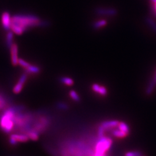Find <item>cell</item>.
<instances>
[{
    "label": "cell",
    "mask_w": 156,
    "mask_h": 156,
    "mask_svg": "<svg viewBox=\"0 0 156 156\" xmlns=\"http://www.w3.org/2000/svg\"><path fill=\"white\" fill-rule=\"evenodd\" d=\"M41 21L38 17L34 15H15L12 17L11 30L17 35H22L28 28L39 26Z\"/></svg>",
    "instance_id": "cell-1"
},
{
    "label": "cell",
    "mask_w": 156,
    "mask_h": 156,
    "mask_svg": "<svg viewBox=\"0 0 156 156\" xmlns=\"http://www.w3.org/2000/svg\"><path fill=\"white\" fill-rule=\"evenodd\" d=\"M16 110L14 105H11L0 112V130L6 134H9L15 130V116Z\"/></svg>",
    "instance_id": "cell-2"
},
{
    "label": "cell",
    "mask_w": 156,
    "mask_h": 156,
    "mask_svg": "<svg viewBox=\"0 0 156 156\" xmlns=\"http://www.w3.org/2000/svg\"><path fill=\"white\" fill-rule=\"evenodd\" d=\"M112 143L113 140L109 138L104 136L100 138L96 144L93 156L105 155L106 152L111 148Z\"/></svg>",
    "instance_id": "cell-3"
},
{
    "label": "cell",
    "mask_w": 156,
    "mask_h": 156,
    "mask_svg": "<svg viewBox=\"0 0 156 156\" xmlns=\"http://www.w3.org/2000/svg\"><path fill=\"white\" fill-rule=\"evenodd\" d=\"M30 140L28 136L23 133H11L8 138V142L11 146H16L19 143H25Z\"/></svg>",
    "instance_id": "cell-4"
},
{
    "label": "cell",
    "mask_w": 156,
    "mask_h": 156,
    "mask_svg": "<svg viewBox=\"0 0 156 156\" xmlns=\"http://www.w3.org/2000/svg\"><path fill=\"white\" fill-rule=\"evenodd\" d=\"M27 80V73L26 72L22 73L20 76L18 82L13 87L12 89L13 93L15 94H18L20 93H21Z\"/></svg>",
    "instance_id": "cell-5"
},
{
    "label": "cell",
    "mask_w": 156,
    "mask_h": 156,
    "mask_svg": "<svg viewBox=\"0 0 156 156\" xmlns=\"http://www.w3.org/2000/svg\"><path fill=\"white\" fill-rule=\"evenodd\" d=\"M1 23L4 28L7 31L11 29L12 24V18L8 12H4L1 16Z\"/></svg>",
    "instance_id": "cell-6"
},
{
    "label": "cell",
    "mask_w": 156,
    "mask_h": 156,
    "mask_svg": "<svg viewBox=\"0 0 156 156\" xmlns=\"http://www.w3.org/2000/svg\"><path fill=\"white\" fill-rule=\"evenodd\" d=\"M11 62L14 66H16L18 64V47L16 43H14L10 48Z\"/></svg>",
    "instance_id": "cell-7"
},
{
    "label": "cell",
    "mask_w": 156,
    "mask_h": 156,
    "mask_svg": "<svg viewBox=\"0 0 156 156\" xmlns=\"http://www.w3.org/2000/svg\"><path fill=\"white\" fill-rule=\"evenodd\" d=\"M119 122H120L119 121L116 120H106V121H103L100 125L105 130H111V129L117 128L119 124Z\"/></svg>",
    "instance_id": "cell-8"
},
{
    "label": "cell",
    "mask_w": 156,
    "mask_h": 156,
    "mask_svg": "<svg viewBox=\"0 0 156 156\" xmlns=\"http://www.w3.org/2000/svg\"><path fill=\"white\" fill-rule=\"evenodd\" d=\"M10 102L8 98L3 93L0 92V112L3 111L9 106H10Z\"/></svg>",
    "instance_id": "cell-9"
},
{
    "label": "cell",
    "mask_w": 156,
    "mask_h": 156,
    "mask_svg": "<svg viewBox=\"0 0 156 156\" xmlns=\"http://www.w3.org/2000/svg\"><path fill=\"white\" fill-rule=\"evenodd\" d=\"M92 90L96 93L102 96H105L108 94V90L106 88L103 86H101L98 84L94 83L92 85Z\"/></svg>",
    "instance_id": "cell-10"
},
{
    "label": "cell",
    "mask_w": 156,
    "mask_h": 156,
    "mask_svg": "<svg viewBox=\"0 0 156 156\" xmlns=\"http://www.w3.org/2000/svg\"><path fill=\"white\" fill-rule=\"evenodd\" d=\"M26 134L28 136L30 140H32L33 141L38 140L39 138V133L33 128L28 131Z\"/></svg>",
    "instance_id": "cell-11"
},
{
    "label": "cell",
    "mask_w": 156,
    "mask_h": 156,
    "mask_svg": "<svg viewBox=\"0 0 156 156\" xmlns=\"http://www.w3.org/2000/svg\"><path fill=\"white\" fill-rule=\"evenodd\" d=\"M40 68L38 66L31 64L25 69V71L27 74H38L40 72Z\"/></svg>",
    "instance_id": "cell-12"
},
{
    "label": "cell",
    "mask_w": 156,
    "mask_h": 156,
    "mask_svg": "<svg viewBox=\"0 0 156 156\" xmlns=\"http://www.w3.org/2000/svg\"><path fill=\"white\" fill-rule=\"evenodd\" d=\"M97 12L101 15H115L116 14L117 11L113 9H98Z\"/></svg>",
    "instance_id": "cell-13"
},
{
    "label": "cell",
    "mask_w": 156,
    "mask_h": 156,
    "mask_svg": "<svg viewBox=\"0 0 156 156\" xmlns=\"http://www.w3.org/2000/svg\"><path fill=\"white\" fill-rule=\"evenodd\" d=\"M112 134L113 136H115L116 138H124L126 137L127 136H128V134H127L126 133H125L123 131L119 130V128L114 129L112 131Z\"/></svg>",
    "instance_id": "cell-14"
},
{
    "label": "cell",
    "mask_w": 156,
    "mask_h": 156,
    "mask_svg": "<svg viewBox=\"0 0 156 156\" xmlns=\"http://www.w3.org/2000/svg\"><path fill=\"white\" fill-rule=\"evenodd\" d=\"M117 128L123 131V132H124L125 133H126L128 135L129 134V133L130 132V128L128 124L124 121H120L119 122Z\"/></svg>",
    "instance_id": "cell-15"
},
{
    "label": "cell",
    "mask_w": 156,
    "mask_h": 156,
    "mask_svg": "<svg viewBox=\"0 0 156 156\" xmlns=\"http://www.w3.org/2000/svg\"><path fill=\"white\" fill-rule=\"evenodd\" d=\"M14 34L12 31H9L7 34L6 37V43L7 45L9 48H11L12 45L14 44Z\"/></svg>",
    "instance_id": "cell-16"
},
{
    "label": "cell",
    "mask_w": 156,
    "mask_h": 156,
    "mask_svg": "<svg viewBox=\"0 0 156 156\" xmlns=\"http://www.w3.org/2000/svg\"><path fill=\"white\" fill-rule=\"evenodd\" d=\"M155 85H156V83H155V81H154V79H153L151 81H150V82L149 83V84L148 85V86L146 88V94L148 96L150 95L153 92Z\"/></svg>",
    "instance_id": "cell-17"
},
{
    "label": "cell",
    "mask_w": 156,
    "mask_h": 156,
    "mask_svg": "<svg viewBox=\"0 0 156 156\" xmlns=\"http://www.w3.org/2000/svg\"><path fill=\"white\" fill-rule=\"evenodd\" d=\"M60 81L62 83L68 86H72L74 83L73 80L69 77H62L60 79Z\"/></svg>",
    "instance_id": "cell-18"
},
{
    "label": "cell",
    "mask_w": 156,
    "mask_h": 156,
    "mask_svg": "<svg viewBox=\"0 0 156 156\" xmlns=\"http://www.w3.org/2000/svg\"><path fill=\"white\" fill-rule=\"evenodd\" d=\"M69 95L71 98L72 99V100L75 102H79L81 101V97L78 94V93L76 91L73 90H72L69 92Z\"/></svg>",
    "instance_id": "cell-19"
},
{
    "label": "cell",
    "mask_w": 156,
    "mask_h": 156,
    "mask_svg": "<svg viewBox=\"0 0 156 156\" xmlns=\"http://www.w3.org/2000/svg\"><path fill=\"white\" fill-rule=\"evenodd\" d=\"M142 153L139 151H131L125 153V156H141Z\"/></svg>",
    "instance_id": "cell-20"
},
{
    "label": "cell",
    "mask_w": 156,
    "mask_h": 156,
    "mask_svg": "<svg viewBox=\"0 0 156 156\" xmlns=\"http://www.w3.org/2000/svg\"><path fill=\"white\" fill-rule=\"evenodd\" d=\"M107 24V22L105 20H100L98 22H97L94 26L96 28H101L102 27H104L105 26H106Z\"/></svg>",
    "instance_id": "cell-21"
},
{
    "label": "cell",
    "mask_w": 156,
    "mask_h": 156,
    "mask_svg": "<svg viewBox=\"0 0 156 156\" xmlns=\"http://www.w3.org/2000/svg\"><path fill=\"white\" fill-rule=\"evenodd\" d=\"M18 64H19L21 66H22L23 68H24V69H26L27 67H28L31 65L27 61H25V60H24L23 59H22V58H19Z\"/></svg>",
    "instance_id": "cell-22"
},
{
    "label": "cell",
    "mask_w": 156,
    "mask_h": 156,
    "mask_svg": "<svg viewBox=\"0 0 156 156\" xmlns=\"http://www.w3.org/2000/svg\"><path fill=\"white\" fill-rule=\"evenodd\" d=\"M146 21H147V23L149 24V25H150L151 27L153 29V30H154L156 32V23L154 22V20H153L152 19L150 18H147Z\"/></svg>",
    "instance_id": "cell-23"
},
{
    "label": "cell",
    "mask_w": 156,
    "mask_h": 156,
    "mask_svg": "<svg viewBox=\"0 0 156 156\" xmlns=\"http://www.w3.org/2000/svg\"><path fill=\"white\" fill-rule=\"evenodd\" d=\"M57 107L60 109H62V110H66L68 109V106L66 104L64 103V102H59L57 104Z\"/></svg>",
    "instance_id": "cell-24"
},
{
    "label": "cell",
    "mask_w": 156,
    "mask_h": 156,
    "mask_svg": "<svg viewBox=\"0 0 156 156\" xmlns=\"http://www.w3.org/2000/svg\"><path fill=\"white\" fill-rule=\"evenodd\" d=\"M153 7H154V14H155V15H156V2L154 3V6H153Z\"/></svg>",
    "instance_id": "cell-25"
},
{
    "label": "cell",
    "mask_w": 156,
    "mask_h": 156,
    "mask_svg": "<svg viewBox=\"0 0 156 156\" xmlns=\"http://www.w3.org/2000/svg\"><path fill=\"white\" fill-rule=\"evenodd\" d=\"M154 81H155V83H156V72H155V76H154Z\"/></svg>",
    "instance_id": "cell-26"
},
{
    "label": "cell",
    "mask_w": 156,
    "mask_h": 156,
    "mask_svg": "<svg viewBox=\"0 0 156 156\" xmlns=\"http://www.w3.org/2000/svg\"><path fill=\"white\" fill-rule=\"evenodd\" d=\"M150 1L153 3H155V2H156V0H150Z\"/></svg>",
    "instance_id": "cell-27"
},
{
    "label": "cell",
    "mask_w": 156,
    "mask_h": 156,
    "mask_svg": "<svg viewBox=\"0 0 156 156\" xmlns=\"http://www.w3.org/2000/svg\"><path fill=\"white\" fill-rule=\"evenodd\" d=\"M141 156H145V155H141Z\"/></svg>",
    "instance_id": "cell-28"
}]
</instances>
